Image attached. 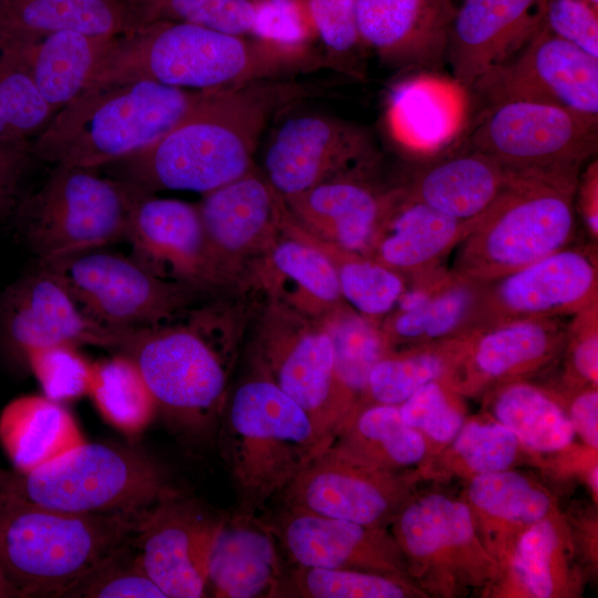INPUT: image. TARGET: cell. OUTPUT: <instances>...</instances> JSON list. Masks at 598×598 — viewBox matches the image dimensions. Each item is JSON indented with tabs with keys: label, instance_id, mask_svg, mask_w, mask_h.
Masks as SVG:
<instances>
[{
	"label": "cell",
	"instance_id": "6da1fadb",
	"mask_svg": "<svg viewBox=\"0 0 598 598\" xmlns=\"http://www.w3.org/2000/svg\"><path fill=\"white\" fill-rule=\"evenodd\" d=\"M309 92L282 80L205 90L163 137L110 165L117 178L147 193H209L254 168L258 141L270 118Z\"/></svg>",
	"mask_w": 598,
	"mask_h": 598
},
{
	"label": "cell",
	"instance_id": "7a4b0ae2",
	"mask_svg": "<svg viewBox=\"0 0 598 598\" xmlns=\"http://www.w3.org/2000/svg\"><path fill=\"white\" fill-rule=\"evenodd\" d=\"M322 68H329L322 52L292 54L247 35L157 21L114 39L89 84L150 80L205 91L282 80Z\"/></svg>",
	"mask_w": 598,
	"mask_h": 598
},
{
	"label": "cell",
	"instance_id": "3957f363",
	"mask_svg": "<svg viewBox=\"0 0 598 598\" xmlns=\"http://www.w3.org/2000/svg\"><path fill=\"white\" fill-rule=\"evenodd\" d=\"M199 93L150 80L89 84L53 114L32 154L54 166L110 165L167 134Z\"/></svg>",
	"mask_w": 598,
	"mask_h": 598
},
{
	"label": "cell",
	"instance_id": "277c9868",
	"mask_svg": "<svg viewBox=\"0 0 598 598\" xmlns=\"http://www.w3.org/2000/svg\"><path fill=\"white\" fill-rule=\"evenodd\" d=\"M221 417L223 453L239 515H256L329 445L307 413L257 372L234 391Z\"/></svg>",
	"mask_w": 598,
	"mask_h": 598
},
{
	"label": "cell",
	"instance_id": "5b68a950",
	"mask_svg": "<svg viewBox=\"0 0 598 598\" xmlns=\"http://www.w3.org/2000/svg\"><path fill=\"white\" fill-rule=\"evenodd\" d=\"M141 513H68L0 496V569L22 597H61L134 535Z\"/></svg>",
	"mask_w": 598,
	"mask_h": 598
},
{
	"label": "cell",
	"instance_id": "8992f818",
	"mask_svg": "<svg viewBox=\"0 0 598 598\" xmlns=\"http://www.w3.org/2000/svg\"><path fill=\"white\" fill-rule=\"evenodd\" d=\"M577 183L517 174L457 245L451 270L488 282L570 246Z\"/></svg>",
	"mask_w": 598,
	"mask_h": 598
},
{
	"label": "cell",
	"instance_id": "52a82bcc",
	"mask_svg": "<svg viewBox=\"0 0 598 598\" xmlns=\"http://www.w3.org/2000/svg\"><path fill=\"white\" fill-rule=\"evenodd\" d=\"M219 326L212 313L198 312L186 322L166 321L125 333L116 350L136 362L157 410L188 434L200 435L214 427L226 403Z\"/></svg>",
	"mask_w": 598,
	"mask_h": 598
},
{
	"label": "cell",
	"instance_id": "ba28073f",
	"mask_svg": "<svg viewBox=\"0 0 598 598\" xmlns=\"http://www.w3.org/2000/svg\"><path fill=\"white\" fill-rule=\"evenodd\" d=\"M175 492L164 472L132 447L84 442L21 473L0 467V496L78 514H138Z\"/></svg>",
	"mask_w": 598,
	"mask_h": 598
},
{
	"label": "cell",
	"instance_id": "9c48e42d",
	"mask_svg": "<svg viewBox=\"0 0 598 598\" xmlns=\"http://www.w3.org/2000/svg\"><path fill=\"white\" fill-rule=\"evenodd\" d=\"M145 193L96 168L55 166L20 207V228L38 262L104 248L125 240L132 208Z\"/></svg>",
	"mask_w": 598,
	"mask_h": 598
},
{
	"label": "cell",
	"instance_id": "30bf717a",
	"mask_svg": "<svg viewBox=\"0 0 598 598\" xmlns=\"http://www.w3.org/2000/svg\"><path fill=\"white\" fill-rule=\"evenodd\" d=\"M597 127L598 118L559 106L501 102L480 115L465 150L519 174L578 179L581 165L597 151Z\"/></svg>",
	"mask_w": 598,
	"mask_h": 598
},
{
	"label": "cell",
	"instance_id": "8fae6325",
	"mask_svg": "<svg viewBox=\"0 0 598 598\" xmlns=\"http://www.w3.org/2000/svg\"><path fill=\"white\" fill-rule=\"evenodd\" d=\"M390 525L408 574L420 588L453 595L498 575L499 563L465 502L440 493L408 498Z\"/></svg>",
	"mask_w": 598,
	"mask_h": 598
},
{
	"label": "cell",
	"instance_id": "7c38bea8",
	"mask_svg": "<svg viewBox=\"0 0 598 598\" xmlns=\"http://www.w3.org/2000/svg\"><path fill=\"white\" fill-rule=\"evenodd\" d=\"M38 264L91 320L121 336L169 321L189 299L188 285L103 248Z\"/></svg>",
	"mask_w": 598,
	"mask_h": 598
},
{
	"label": "cell",
	"instance_id": "4fadbf2b",
	"mask_svg": "<svg viewBox=\"0 0 598 598\" xmlns=\"http://www.w3.org/2000/svg\"><path fill=\"white\" fill-rule=\"evenodd\" d=\"M256 372L291 398L329 444L353 410L338 381L332 344L320 322L277 302L259 332Z\"/></svg>",
	"mask_w": 598,
	"mask_h": 598
},
{
	"label": "cell",
	"instance_id": "5bb4252c",
	"mask_svg": "<svg viewBox=\"0 0 598 598\" xmlns=\"http://www.w3.org/2000/svg\"><path fill=\"white\" fill-rule=\"evenodd\" d=\"M470 90L487 105L529 101L598 118V59L544 25L523 49L484 73Z\"/></svg>",
	"mask_w": 598,
	"mask_h": 598
},
{
	"label": "cell",
	"instance_id": "9a60e30c",
	"mask_svg": "<svg viewBox=\"0 0 598 598\" xmlns=\"http://www.w3.org/2000/svg\"><path fill=\"white\" fill-rule=\"evenodd\" d=\"M415 475L389 471L326 446L279 493L285 505L386 528L409 498Z\"/></svg>",
	"mask_w": 598,
	"mask_h": 598
},
{
	"label": "cell",
	"instance_id": "2e32d148",
	"mask_svg": "<svg viewBox=\"0 0 598 598\" xmlns=\"http://www.w3.org/2000/svg\"><path fill=\"white\" fill-rule=\"evenodd\" d=\"M597 301L596 245L568 246L485 282L471 331L517 319L574 316Z\"/></svg>",
	"mask_w": 598,
	"mask_h": 598
},
{
	"label": "cell",
	"instance_id": "e0dca14e",
	"mask_svg": "<svg viewBox=\"0 0 598 598\" xmlns=\"http://www.w3.org/2000/svg\"><path fill=\"white\" fill-rule=\"evenodd\" d=\"M375 158L363 128L331 115L303 113L287 118L268 141L264 175L286 198L337 176L371 169Z\"/></svg>",
	"mask_w": 598,
	"mask_h": 598
},
{
	"label": "cell",
	"instance_id": "ac0fdd59",
	"mask_svg": "<svg viewBox=\"0 0 598 598\" xmlns=\"http://www.w3.org/2000/svg\"><path fill=\"white\" fill-rule=\"evenodd\" d=\"M223 519L176 492L138 515L135 546L166 598L206 596L209 558Z\"/></svg>",
	"mask_w": 598,
	"mask_h": 598
},
{
	"label": "cell",
	"instance_id": "d6986e66",
	"mask_svg": "<svg viewBox=\"0 0 598 598\" xmlns=\"http://www.w3.org/2000/svg\"><path fill=\"white\" fill-rule=\"evenodd\" d=\"M0 332L22 358L30 348L51 344L117 350L123 339L91 320L61 281L40 265L2 292Z\"/></svg>",
	"mask_w": 598,
	"mask_h": 598
},
{
	"label": "cell",
	"instance_id": "ffe728a7",
	"mask_svg": "<svg viewBox=\"0 0 598 598\" xmlns=\"http://www.w3.org/2000/svg\"><path fill=\"white\" fill-rule=\"evenodd\" d=\"M267 523L293 565L410 577L405 558L386 528L285 504Z\"/></svg>",
	"mask_w": 598,
	"mask_h": 598
},
{
	"label": "cell",
	"instance_id": "44dd1931",
	"mask_svg": "<svg viewBox=\"0 0 598 598\" xmlns=\"http://www.w3.org/2000/svg\"><path fill=\"white\" fill-rule=\"evenodd\" d=\"M206 237L212 283L235 271L241 258L265 252L280 231L283 198L254 167L203 195L197 205Z\"/></svg>",
	"mask_w": 598,
	"mask_h": 598
},
{
	"label": "cell",
	"instance_id": "7402d4cb",
	"mask_svg": "<svg viewBox=\"0 0 598 598\" xmlns=\"http://www.w3.org/2000/svg\"><path fill=\"white\" fill-rule=\"evenodd\" d=\"M370 169L343 174L283 198L295 221L310 235L369 257L375 236L403 186L384 188Z\"/></svg>",
	"mask_w": 598,
	"mask_h": 598
},
{
	"label": "cell",
	"instance_id": "603a6c76",
	"mask_svg": "<svg viewBox=\"0 0 598 598\" xmlns=\"http://www.w3.org/2000/svg\"><path fill=\"white\" fill-rule=\"evenodd\" d=\"M453 0H355L361 40L382 63L435 71L446 64Z\"/></svg>",
	"mask_w": 598,
	"mask_h": 598
},
{
	"label": "cell",
	"instance_id": "cb8c5ba5",
	"mask_svg": "<svg viewBox=\"0 0 598 598\" xmlns=\"http://www.w3.org/2000/svg\"><path fill=\"white\" fill-rule=\"evenodd\" d=\"M546 0H464L452 22L446 64L468 90L523 49L544 27Z\"/></svg>",
	"mask_w": 598,
	"mask_h": 598
},
{
	"label": "cell",
	"instance_id": "d4e9b609",
	"mask_svg": "<svg viewBox=\"0 0 598 598\" xmlns=\"http://www.w3.org/2000/svg\"><path fill=\"white\" fill-rule=\"evenodd\" d=\"M567 323L560 317L506 321L466 333L450 384L460 394L514 380L547 364L564 348Z\"/></svg>",
	"mask_w": 598,
	"mask_h": 598
},
{
	"label": "cell",
	"instance_id": "484cf974",
	"mask_svg": "<svg viewBox=\"0 0 598 598\" xmlns=\"http://www.w3.org/2000/svg\"><path fill=\"white\" fill-rule=\"evenodd\" d=\"M125 241L131 257L158 277L188 286L212 283L197 205L143 194L132 208Z\"/></svg>",
	"mask_w": 598,
	"mask_h": 598
},
{
	"label": "cell",
	"instance_id": "4316f807",
	"mask_svg": "<svg viewBox=\"0 0 598 598\" xmlns=\"http://www.w3.org/2000/svg\"><path fill=\"white\" fill-rule=\"evenodd\" d=\"M279 543L256 515L224 517L208 565L207 594L215 598H278L285 571Z\"/></svg>",
	"mask_w": 598,
	"mask_h": 598
},
{
	"label": "cell",
	"instance_id": "83f0119b",
	"mask_svg": "<svg viewBox=\"0 0 598 598\" xmlns=\"http://www.w3.org/2000/svg\"><path fill=\"white\" fill-rule=\"evenodd\" d=\"M264 255L260 274L277 298L274 302L312 319L344 303L332 262L295 221L287 206L280 231Z\"/></svg>",
	"mask_w": 598,
	"mask_h": 598
},
{
	"label": "cell",
	"instance_id": "f1b7e54d",
	"mask_svg": "<svg viewBox=\"0 0 598 598\" xmlns=\"http://www.w3.org/2000/svg\"><path fill=\"white\" fill-rule=\"evenodd\" d=\"M476 219L464 221L451 217L411 197L403 187L375 236L369 257L411 278L441 266Z\"/></svg>",
	"mask_w": 598,
	"mask_h": 598
},
{
	"label": "cell",
	"instance_id": "f546056e",
	"mask_svg": "<svg viewBox=\"0 0 598 598\" xmlns=\"http://www.w3.org/2000/svg\"><path fill=\"white\" fill-rule=\"evenodd\" d=\"M456 81L420 73L398 83L386 109L389 131L406 150L431 153L447 145L461 130L465 93Z\"/></svg>",
	"mask_w": 598,
	"mask_h": 598
},
{
	"label": "cell",
	"instance_id": "4dcf8cb0",
	"mask_svg": "<svg viewBox=\"0 0 598 598\" xmlns=\"http://www.w3.org/2000/svg\"><path fill=\"white\" fill-rule=\"evenodd\" d=\"M516 173L478 152H464L421 167L403 185L413 198L464 221L478 218Z\"/></svg>",
	"mask_w": 598,
	"mask_h": 598
},
{
	"label": "cell",
	"instance_id": "1f68e13d",
	"mask_svg": "<svg viewBox=\"0 0 598 598\" xmlns=\"http://www.w3.org/2000/svg\"><path fill=\"white\" fill-rule=\"evenodd\" d=\"M466 497L477 530L496 539L491 553L497 561L525 528L556 514L546 489L509 468L471 477Z\"/></svg>",
	"mask_w": 598,
	"mask_h": 598
},
{
	"label": "cell",
	"instance_id": "d6a6232c",
	"mask_svg": "<svg viewBox=\"0 0 598 598\" xmlns=\"http://www.w3.org/2000/svg\"><path fill=\"white\" fill-rule=\"evenodd\" d=\"M84 442L72 413L44 394L16 398L0 413V443L18 472L54 462Z\"/></svg>",
	"mask_w": 598,
	"mask_h": 598
},
{
	"label": "cell",
	"instance_id": "836d02e7",
	"mask_svg": "<svg viewBox=\"0 0 598 598\" xmlns=\"http://www.w3.org/2000/svg\"><path fill=\"white\" fill-rule=\"evenodd\" d=\"M133 28L121 0H0V38L21 44L65 30L114 39Z\"/></svg>",
	"mask_w": 598,
	"mask_h": 598
},
{
	"label": "cell",
	"instance_id": "e575fe53",
	"mask_svg": "<svg viewBox=\"0 0 598 598\" xmlns=\"http://www.w3.org/2000/svg\"><path fill=\"white\" fill-rule=\"evenodd\" d=\"M330 446L360 462L389 471L423 463L429 444L401 417L399 405L362 402L354 406Z\"/></svg>",
	"mask_w": 598,
	"mask_h": 598
},
{
	"label": "cell",
	"instance_id": "d590c367",
	"mask_svg": "<svg viewBox=\"0 0 598 598\" xmlns=\"http://www.w3.org/2000/svg\"><path fill=\"white\" fill-rule=\"evenodd\" d=\"M485 282L450 270L445 281L421 307L393 309L381 321V328L393 350L398 346L464 336L473 327Z\"/></svg>",
	"mask_w": 598,
	"mask_h": 598
},
{
	"label": "cell",
	"instance_id": "8d00e7d4",
	"mask_svg": "<svg viewBox=\"0 0 598 598\" xmlns=\"http://www.w3.org/2000/svg\"><path fill=\"white\" fill-rule=\"evenodd\" d=\"M491 410L533 452L555 453L574 442L575 430L557 396L535 384L517 379L498 383Z\"/></svg>",
	"mask_w": 598,
	"mask_h": 598
},
{
	"label": "cell",
	"instance_id": "74e56055",
	"mask_svg": "<svg viewBox=\"0 0 598 598\" xmlns=\"http://www.w3.org/2000/svg\"><path fill=\"white\" fill-rule=\"evenodd\" d=\"M114 39L65 30L34 43L30 53L32 79L55 112L86 87Z\"/></svg>",
	"mask_w": 598,
	"mask_h": 598
},
{
	"label": "cell",
	"instance_id": "f35d334b",
	"mask_svg": "<svg viewBox=\"0 0 598 598\" xmlns=\"http://www.w3.org/2000/svg\"><path fill=\"white\" fill-rule=\"evenodd\" d=\"M465 343L466 334L390 351L372 368L365 395L359 403L400 405L430 382L447 383Z\"/></svg>",
	"mask_w": 598,
	"mask_h": 598
},
{
	"label": "cell",
	"instance_id": "ab89813d",
	"mask_svg": "<svg viewBox=\"0 0 598 598\" xmlns=\"http://www.w3.org/2000/svg\"><path fill=\"white\" fill-rule=\"evenodd\" d=\"M87 395L103 420L128 437L141 435L158 412L138 365L122 352L93 362Z\"/></svg>",
	"mask_w": 598,
	"mask_h": 598
},
{
	"label": "cell",
	"instance_id": "60d3db41",
	"mask_svg": "<svg viewBox=\"0 0 598 598\" xmlns=\"http://www.w3.org/2000/svg\"><path fill=\"white\" fill-rule=\"evenodd\" d=\"M317 320L330 338L338 381L354 409L365 395L372 368L392 348L381 322L346 302Z\"/></svg>",
	"mask_w": 598,
	"mask_h": 598
},
{
	"label": "cell",
	"instance_id": "b9f144b4",
	"mask_svg": "<svg viewBox=\"0 0 598 598\" xmlns=\"http://www.w3.org/2000/svg\"><path fill=\"white\" fill-rule=\"evenodd\" d=\"M567 533L558 514L525 528L514 540L506 563L526 596L558 597L567 587Z\"/></svg>",
	"mask_w": 598,
	"mask_h": 598
},
{
	"label": "cell",
	"instance_id": "7bdbcfd3",
	"mask_svg": "<svg viewBox=\"0 0 598 598\" xmlns=\"http://www.w3.org/2000/svg\"><path fill=\"white\" fill-rule=\"evenodd\" d=\"M33 45L0 38V137L6 140L29 142L55 113L32 79Z\"/></svg>",
	"mask_w": 598,
	"mask_h": 598
},
{
	"label": "cell",
	"instance_id": "ee69618b",
	"mask_svg": "<svg viewBox=\"0 0 598 598\" xmlns=\"http://www.w3.org/2000/svg\"><path fill=\"white\" fill-rule=\"evenodd\" d=\"M423 594L406 576L292 564L285 568L278 598H405Z\"/></svg>",
	"mask_w": 598,
	"mask_h": 598
},
{
	"label": "cell",
	"instance_id": "f6af8a7d",
	"mask_svg": "<svg viewBox=\"0 0 598 598\" xmlns=\"http://www.w3.org/2000/svg\"><path fill=\"white\" fill-rule=\"evenodd\" d=\"M306 234L332 262L344 302L362 316L381 322L399 301L406 278L371 257Z\"/></svg>",
	"mask_w": 598,
	"mask_h": 598
},
{
	"label": "cell",
	"instance_id": "bcb514c9",
	"mask_svg": "<svg viewBox=\"0 0 598 598\" xmlns=\"http://www.w3.org/2000/svg\"><path fill=\"white\" fill-rule=\"evenodd\" d=\"M134 27L184 22L236 35H250L255 0H121Z\"/></svg>",
	"mask_w": 598,
	"mask_h": 598
},
{
	"label": "cell",
	"instance_id": "7dc6e473",
	"mask_svg": "<svg viewBox=\"0 0 598 598\" xmlns=\"http://www.w3.org/2000/svg\"><path fill=\"white\" fill-rule=\"evenodd\" d=\"M132 537L106 556L61 597L166 598L145 571Z\"/></svg>",
	"mask_w": 598,
	"mask_h": 598
},
{
	"label": "cell",
	"instance_id": "c3c4849f",
	"mask_svg": "<svg viewBox=\"0 0 598 598\" xmlns=\"http://www.w3.org/2000/svg\"><path fill=\"white\" fill-rule=\"evenodd\" d=\"M448 445L452 468L473 477L511 468L520 443L496 420H466Z\"/></svg>",
	"mask_w": 598,
	"mask_h": 598
},
{
	"label": "cell",
	"instance_id": "681fc988",
	"mask_svg": "<svg viewBox=\"0 0 598 598\" xmlns=\"http://www.w3.org/2000/svg\"><path fill=\"white\" fill-rule=\"evenodd\" d=\"M306 6L330 68L361 79L367 49L358 28L355 0H306Z\"/></svg>",
	"mask_w": 598,
	"mask_h": 598
},
{
	"label": "cell",
	"instance_id": "f907efd6",
	"mask_svg": "<svg viewBox=\"0 0 598 598\" xmlns=\"http://www.w3.org/2000/svg\"><path fill=\"white\" fill-rule=\"evenodd\" d=\"M23 359L38 380L42 394L56 402H66L87 395L93 362L79 347L51 344L24 351Z\"/></svg>",
	"mask_w": 598,
	"mask_h": 598
},
{
	"label": "cell",
	"instance_id": "816d5d0a",
	"mask_svg": "<svg viewBox=\"0 0 598 598\" xmlns=\"http://www.w3.org/2000/svg\"><path fill=\"white\" fill-rule=\"evenodd\" d=\"M461 394L445 381H433L399 405L402 420L429 444L448 445L466 421Z\"/></svg>",
	"mask_w": 598,
	"mask_h": 598
},
{
	"label": "cell",
	"instance_id": "f5cc1de1",
	"mask_svg": "<svg viewBox=\"0 0 598 598\" xmlns=\"http://www.w3.org/2000/svg\"><path fill=\"white\" fill-rule=\"evenodd\" d=\"M250 37L287 53L320 52L306 0H255Z\"/></svg>",
	"mask_w": 598,
	"mask_h": 598
},
{
	"label": "cell",
	"instance_id": "db71d44e",
	"mask_svg": "<svg viewBox=\"0 0 598 598\" xmlns=\"http://www.w3.org/2000/svg\"><path fill=\"white\" fill-rule=\"evenodd\" d=\"M544 25L598 59V8L587 0H546Z\"/></svg>",
	"mask_w": 598,
	"mask_h": 598
},
{
	"label": "cell",
	"instance_id": "11a10c76",
	"mask_svg": "<svg viewBox=\"0 0 598 598\" xmlns=\"http://www.w3.org/2000/svg\"><path fill=\"white\" fill-rule=\"evenodd\" d=\"M569 358V383L597 386L598 301L573 316L565 339Z\"/></svg>",
	"mask_w": 598,
	"mask_h": 598
},
{
	"label": "cell",
	"instance_id": "9f6ffc18",
	"mask_svg": "<svg viewBox=\"0 0 598 598\" xmlns=\"http://www.w3.org/2000/svg\"><path fill=\"white\" fill-rule=\"evenodd\" d=\"M568 408V417L575 433L591 450L598 447V392L597 386L577 384Z\"/></svg>",
	"mask_w": 598,
	"mask_h": 598
},
{
	"label": "cell",
	"instance_id": "6f0895ef",
	"mask_svg": "<svg viewBox=\"0 0 598 598\" xmlns=\"http://www.w3.org/2000/svg\"><path fill=\"white\" fill-rule=\"evenodd\" d=\"M575 203L587 234L592 241L598 239V164L591 162L581 177H578Z\"/></svg>",
	"mask_w": 598,
	"mask_h": 598
},
{
	"label": "cell",
	"instance_id": "680465c9",
	"mask_svg": "<svg viewBox=\"0 0 598 598\" xmlns=\"http://www.w3.org/2000/svg\"><path fill=\"white\" fill-rule=\"evenodd\" d=\"M32 156L30 142L0 137V184L18 187Z\"/></svg>",
	"mask_w": 598,
	"mask_h": 598
},
{
	"label": "cell",
	"instance_id": "91938a15",
	"mask_svg": "<svg viewBox=\"0 0 598 598\" xmlns=\"http://www.w3.org/2000/svg\"><path fill=\"white\" fill-rule=\"evenodd\" d=\"M17 187L0 184V217L6 216L16 205Z\"/></svg>",
	"mask_w": 598,
	"mask_h": 598
},
{
	"label": "cell",
	"instance_id": "94428289",
	"mask_svg": "<svg viewBox=\"0 0 598 598\" xmlns=\"http://www.w3.org/2000/svg\"><path fill=\"white\" fill-rule=\"evenodd\" d=\"M7 597H22V595L0 569V598Z\"/></svg>",
	"mask_w": 598,
	"mask_h": 598
},
{
	"label": "cell",
	"instance_id": "6125c7cd",
	"mask_svg": "<svg viewBox=\"0 0 598 598\" xmlns=\"http://www.w3.org/2000/svg\"><path fill=\"white\" fill-rule=\"evenodd\" d=\"M588 483L592 489V492H595V494H597V491H598V467H597V464H595L589 473H588Z\"/></svg>",
	"mask_w": 598,
	"mask_h": 598
},
{
	"label": "cell",
	"instance_id": "be15d7a7",
	"mask_svg": "<svg viewBox=\"0 0 598 598\" xmlns=\"http://www.w3.org/2000/svg\"><path fill=\"white\" fill-rule=\"evenodd\" d=\"M589 3H591L594 7L598 8V0H587Z\"/></svg>",
	"mask_w": 598,
	"mask_h": 598
}]
</instances>
